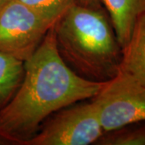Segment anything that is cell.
Listing matches in <instances>:
<instances>
[{
    "label": "cell",
    "mask_w": 145,
    "mask_h": 145,
    "mask_svg": "<svg viewBox=\"0 0 145 145\" xmlns=\"http://www.w3.org/2000/svg\"><path fill=\"white\" fill-rule=\"evenodd\" d=\"M105 82L81 77L64 61L52 27L24 61L19 88L0 109V140L22 145L36 135L48 116L72 103L93 99Z\"/></svg>",
    "instance_id": "cell-1"
},
{
    "label": "cell",
    "mask_w": 145,
    "mask_h": 145,
    "mask_svg": "<svg viewBox=\"0 0 145 145\" xmlns=\"http://www.w3.org/2000/svg\"><path fill=\"white\" fill-rule=\"evenodd\" d=\"M53 30L60 56L78 75L104 82L117 74L122 48L102 7L78 1L56 21Z\"/></svg>",
    "instance_id": "cell-2"
},
{
    "label": "cell",
    "mask_w": 145,
    "mask_h": 145,
    "mask_svg": "<svg viewBox=\"0 0 145 145\" xmlns=\"http://www.w3.org/2000/svg\"><path fill=\"white\" fill-rule=\"evenodd\" d=\"M56 21L19 0H10L0 9V52L24 62Z\"/></svg>",
    "instance_id": "cell-3"
},
{
    "label": "cell",
    "mask_w": 145,
    "mask_h": 145,
    "mask_svg": "<svg viewBox=\"0 0 145 145\" xmlns=\"http://www.w3.org/2000/svg\"><path fill=\"white\" fill-rule=\"evenodd\" d=\"M93 100L104 132L145 121V86L118 71Z\"/></svg>",
    "instance_id": "cell-4"
},
{
    "label": "cell",
    "mask_w": 145,
    "mask_h": 145,
    "mask_svg": "<svg viewBox=\"0 0 145 145\" xmlns=\"http://www.w3.org/2000/svg\"><path fill=\"white\" fill-rule=\"evenodd\" d=\"M104 133L95 102L80 104L57 114L39 134L22 145H87Z\"/></svg>",
    "instance_id": "cell-5"
},
{
    "label": "cell",
    "mask_w": 145,
    "mask_h": 145,
    "mask_svg": "<svg viewBox=\"0 0 145 145\" xmlns=\"http://www.w3.org/2000/svg\"><path fill=\"white\" fill-rule=\"evenodd\" d=\"M118 71L145 86V14L137 19L129 40L122 48Z\"/></svg>",
    "instance_id": "cell-6"
},
{
    "label": "cell",
    "mask_w": 145,
    "mask_h": 145,
    "mask_svg": "<svg viewBox=\"0 0 145 145\" xmlns=\"http://www.w3.org/2000/svg\"><path fill=\"white\" fill-rule=\"evenodd\" d=\"M117 40L123 48L129 40L137 19L145 14V0H101Z\"/></svg>",
    "instance_id": "cell-7"
},
{
    "label": "cell",
    "mask_w": 145,
    "mask_h": 145,
    "mask_svg": "<svg viewBox=\"0 0 145 145\" xmlns=\"http://www.w3.org/2000/svg\"><path fill=\"white\" fill-rule=\"evenodd\" d=\"M24 62L0 52V109L9 102L20 85Z\"/></svg>",
    "instance_id": "cell-8"
},
{
    "label": "cell",
    "mask_w": 145,
    "mask_h": 145,
    "mask_svg": "<svg viewBox=\"0 0 145 145\" xmlns=\"http://www.w3.org/2000/svg\"><path fill=\"white\" fill-rule=\"evenodd\" d=\"M109 135H103L97 140L103 145H145V127L123 129L108 131Z\"/></svg>",
    "instance_id": "cell-9"
},
{
    "label": "cell",
    "mask_w": 145,
    "mask_h": 145,
    "mask_svg": "<svg viewBox=\"0 0 145 145\" xmlns=\"http://www.w3.org/2000/svg\"><path fill=\"white\" fill-rule=\"evenodd\" d=\"M38 12L57 20L78 0H19Z\"/></svg>",
    "instance_id": "cell-10"
},
{
    "label": "cell",
    "mask_w": 145,
    "mask_h": 145,
    "mask_svg": "<svg viewBox=\"0 0 145 145\" xmlns=\"http://www.w3.org/2000/svg\"><path fill=\"white\" fill-rule=\"evenodd\" d=\"M78 2L84 6H87L93 8L102 7L101 0H78Z\"/></svg>",
    "instance_id": "cell-11"
},
{
    "label": "cell",
    "mask_w": 145,
    "mask_h": 145,
    "mask_svg": "<svg viewBox=\"0 0 145 145\" xmlns=\"http://www.w3.org/2000/svg\"><path fill=\"white\" fill-rule=\"evenodd\" d=\"M10 0H0V9L3 8Z\"/></svg>",
    "instance_id": "cell-12"
}]
</instances>
